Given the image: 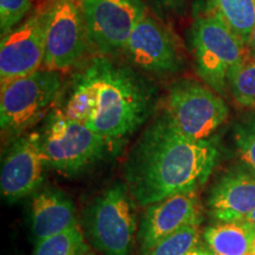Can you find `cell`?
Returning a JSON list of instances; mask_svg holds the SVG:
<instances>
[{
  "label": "cell",
  "instance_id": "6da1fadb",
  "mask_svg": "<svg viewBox=\"0 0 255 255\" xmlns=\"http://www.w3.org/2000/svg\"><path fill=\"white\" fill-rule=\"evenodd\" d=\"M218 157L214 143L183 135L164 113L146 128L128 156L126 186L142 207L195 193L208 180Z\"/></svg>",
  "mask_w": 255,
  "mask_h": 255
},
{
  "label": "cell",
  "instance_id": "7a4b0ae2",
  "mask_svg": "<svg viewBox=\"0 0 255 255\" xmlns=\"http://www.w3.org/2000/svg\"><path fill=\"white\" fill-rule=\"evenodd\" d=\"M152 98L151 87L131 66L100 56L76 73L63 111L113 144L145 122Z\"/></svg>",
  "mask_w": 255,
  "mask_h": 255
},
{
  "label": "cell",
  "instance_id": "3957f363",
  "mask_svg": "<svg viewBox=\"0 0 255 255\" xmlns=\"http://www.w3.org/2000/svg\"><path fill=\"white\" fill-rule=\"evenodd\" d=\"M190 40L200 78L215 92L225 94L232 72L250 58V47L212 14L197 19Z\"/></svg>",
  "mask_w": 255,
  "mask_h": 255
},
{
  "label": "cell",
  "instance_id": "277c9868",
  "mask_svg": "<svg viewBox=\"0 0 255 255\" xmlns=\"http://www.w3.org/2000/svg\"><path fill=\"white\" fill-rule=\"evenodd\" d=\"M40 143L47 167L69 176L100 161L111 145L104 137L64 111L49 115Z\"/></svg>",
  "mask_w": 255,
  "mask_h": 255
},
{
  "label": "cell",
  "instance_id": "5b68a950",
  "mask_svg": "<svg viewBox=\"0 0 255 255\" xmlns=\"http://www.w3.org/2000/svg\"><path fill=\"white\" fill-rule=\"evenodd\" d=\"M131 195L117 183L89 207L87 231L92 245L104 255H131L136 234Z\"/></svg>",
  "mask_w": 255,
  "mask_h": 255
},
{
  "label": "cell",
  "instance_id": "8992f818",
  "mask_svg": "<svg viewBox=\"0 0 255 255\" xmlns=\"http://www.w3.org/2000/svg\"><path fill=\"white\" fill-rule=\"evenodd\" d=\"M62 88L59 72L40 69L1 89L0 126L2 132L18 135L45 116Z\"/></svg>",
  "mask_w": 255,
  "mask_h": 255
},
{
  "label": "cell",
  "instance_id": "52a82bcc",
  "mask_svg": "<svg viewBox=\"0 0 255 255\" xmlns=\"http://www.w3.org/2000/svg\"><path fill=\"white\" fill-rule=\"evenodd\" d=\"M165 114L183 135L208 139L227 121L229 109L208 85L193 79H178L169 89Z\"/></svg>",
  "mask_w": 255,
  "mask_h": 255
},
{
  "label": "cell",
  "instance_id": "ba28073f",
  "mask_svg": "<svg viewBox=\"0 0 255 255\" xmlns=\"http://www.w3.org/2000/svg\"><path fill=\"white\" fill-rule=\"evenodd\" d=\"M45 13L43 69L56 72L69 71L84 58L91 45L81 0H51Z\"/></svg>",
  "mask_w": 255,
  "mask_h": 255
},
{
  "label": "cell",
  "instance_id": "9c48e42d",
  "mask_svg": "<svg viewBox=\"0 0 255 255\" xmlns=\"http://www.w3.org/2000/svg\"><path fill=\"white\" fill-rule=\"evenodd\" d=\"M81 7L91 45L107 57L124 52L145 15L143 0H81Z\"/></svg>",
  "mask_w": 255,
  "mask_h": 255
},
{
  "label": "cell",
  "instance_id": "30bf717a",
  "mask_svg": "<svg viewBox=\"0 0 255 255\" xmlns=\"http://www.w3.org/2000/svg\"><path fill=\"white\" fill-rule=\"evenodd\" d=\"M45 9L31 14L1 38L0 88L40 70L45 59Z\"/></svg>",
  "mask_w": 255,
  "mask_h": 255
},
{
  "label": "cell",
  "instance_id": "8fae6325",
  "mask_svg": "<svg viewBox=\"0 0 255 255\" xmlns=\"http://www.w3.org/2000/svg\"><path fill=\"white\" fill-rule=\"evenodd\" d=\"M124 52L136 68L155 75L174 73L182 64L180 46L174 34L146 14L136 25Z\"/></svg>",
  "mask_w": 255,
  "mask_h": 255
},
{
  "label": "cell",
  "instance_id": "7c38bea8",
  "mask_svg": "<svg viewBox=\"0 0 255 255\" xmlns=\"http://www.w3.org/2000/svg\"><path fill=\"white\" fill-rule=\"evenodd\" d=\"M46 167L40 133L19 137L9 146L1 165L0 191L7 202H17L40 186Z\"/></svg>",
  "mask_w": 255,
  "mask_h": 255
},
{
  "label": "cell",
  "instance_id": "4fadbf2b",
  "mask_svg": "<svg viewBox=\"0 0 255 255\" xmlns=\"http://www.w3.org/2000/svg\"><path fill=\"white\" fill-rule=\"evenodd\" d=\"M201 208L195 193L169 196L146 207L138 231L141 254L189 226H199Z\"/></svg>",
  "mask_w": 255,
  "mask_h": 255
},
{
  "label": "cell",
  "instance_id": "5bb4252c",
  "mask_svg": "<svg viewBox=\"0 0 255 255\" xmlns=\"http://www.w3.org/2000/svg\"><path fill=\"white\" fill-rule=\"evenodd\" d=\"M209 214L218 222L245 221L255 210V173L245 164L226 171L208 197Z\"/></svg>",
  "mask_w": 255,
  "mask_h": 255
},
{
  "label": "cell",
  "instance_id": "9a60e30c",
  "mask_svg": "<svg viewBox=\"0 0 255 255\" xmlns=\"http://www.w3.org/2000/svg\"><path fill=\"white\" fill-rule=\"evenodd\" d=\"M75 206L56 189L41 190L32 200L31 229L36 242L76 227Z\"/></svg>",
  "mask_w": 255,
  "mask_h": 255
},
{
  "label": "cell",
  "instance_id": "2e32d148",
  "mask_svg": "<svg viewBox=\"0 0 255 255\" xmlns=\"http://www.w3.org/2000/svg\"><path fill=\"white\" fill-rule=\"evenodd\" d=\"M254 228L245 221L218 222L203 233L212 255H251Z\"/></svg>",
  "mask_w": 255,
  "mask_h": 255
},
{
  "label": "cell",
  "instance_id": "e0dca14e",
  "mask_svg": "<svg viewBox=\"0 0 255 255\" xmlns=\"http://www.w3.org/2000/svg\"><path fill=\"white\" fill-rule=\"evenodd\" d=\"M210 14L223 21L248 45L255 25V0H207Z\"/></svg>",
  "mask_w": 255,
  "mask_h": 255
},
{
  "label": "cell",
  "instance_id": "ac0fdd59",
  "mask_svg": "<svg viewBox=\"0 0 255 255\" xmlns=\"http://www.w3.org/2000/svg\"><path fill=\"white\" fill-rule=\"evenodd\" d=\"M90 254L78 226L36 242L33 255H88Z\"/></svg>",
  "mask_w": 255,
  "mask_h": 255
},
{
  "label": "cell",
  "instance_id": "d6986e66",
  "mask_svg": "<svg viewBox=\"0 0 255 255\" xmlns=\"http://www.w3.org/2000/svg\"><path fill=\"white\" fill-rule=\"evenodd\" d=\"M228 88L239 105L255 108V58H247L232 72Z\"/></svg>",
  "mask_w": 255,
  "mask_h": 255
},
{
  "label": "cell",
  "instance_id": "ffe728a7",
  "mask_svg": "<svg viewBox=\"0 0 255 255\" xmlns=\"http://www.w3.org/2000/svg\"><path fill=\"white\" fill-rule=\"evenodd\" d=\"M200 245L199 226H189L156 244L142 255H186Z\"/></svg>",
  "mask_w": 255,
  "mask_h": 255
},
{
  "label": "cell",
  "instance_id": "44dd1931",
  "mask_svg": "<svg viewBox=\"0 0 255 255\" xmlns=\"http://www.w3.org/2000/svg\"><path fill=\"white\" fill-rule=\"evenodd\" d=\"M234 142L242 164L255 173V115H250L234 126Z\"/></svg>",
  "mask_w": 255,
  "mask_h": 255
},
{
  "label": "cell",
  "instance_id": "7402d4cb",
  "mask_svg": "<svg viewBox=\"0 0 255 255\" xmlns=\"http://www.w3.org/2000/svg\"><path fill=\"white\" fill-rule=\"evenodd\" d=\"M32 0H0V33L14 30L31 9Z\"/></svg>",
  "mask_w": 255,
  "mask_h": 255
},
{
  "label": "cell",
  "instance_id": "603a6c76",
  "mask_svg": "<svg viewBox=\"0 0 255 255\" xmlns=\"http://www.w3.org/2000/svg\"><path fill=\"white\" fill-rule=\"evenodd\" d=\"M163 6L174 13H182L186 9L188 0H161Z\"/></svg>",
  "mask_w": 255,
  "mask_h": 255
},
{
  "label": "cell",
  "instance_id": "cb8c5ba5",
  "mask_svg": "<svg viewBox=\"0 0 255 255\" xmlns=\"http://www.w3.org/2000/svg\"><path fill=\"white\" fill-rule=\"evenodd\" d=\"M186 255H212L210 254V252L208 251V248L207 247H202L200 246V245H197L193 248V250H190L189 252Z\"/></svg>",
  "mask_w": 255,
  "mask_h": 255
},
{
  "label": "cell",
  "instance_id": "d4e9b609",
  "mask_svg": "<svg viewBox=\"0 0 255 255\" xmlns=\"http://www.w3.org/2000/svg\"><path fill=\"white\" fill-rule=\"evenodd\" d=\"M248 47H250L251 52L253 53L255 57V25H254L253 31H252V33L250 36V39H248Z\"/></svg>",
  "mask_w": 255,
  "mask_h": 255
},
{
  "label": "cell",
  "instance_id": "484cf974",
  "mask_svg": "<svg viewBox=\"0 0 255 255\" xmlns=\"http://www.w3.org/2000/svg\"><path fill=\"white\" fill-rule=\"evenodd\" d=\"M245 222L248 223L252 228L255 229V210H253V212L247 216L246 220H245Z\"/></svg>",
  "mask_w": 255,
  "mask_h": 255
},
{
  "label": "cell",
  "instance_id": "4316f807",
  "mask_svg": "<svg viewBox=\"0 0 255 255\" xmlns=\"http://www.w3.org/2000/svg\"><path fill=\"white\" fill-rule=\"evenodd\" d=\"M251 255H255V229H254L253 242H252V251H251Z\"/></svg>",
  "mask_w": 255,
  "mask_h": 255
},
{
  "label": "cell",
  "instance_id": "83f0119b",
  "mask_svg": "<svg viewBox=\"0 0 255 255\" xmlns=\"http://www.w3.org/2000/svg\"><path fill=\"white\" fill-rule=\"evenodd\" d=\"M32 1H40V0H32Z\"/></svg>",
  "mask_w": 255,
  "mask_h": 255
},
{
  "label": "cell",
  "instance_id": "f1b7e54d",
  "mask_svg": "<svg viewBox=\"0 0 255 255\" xmlns=\"http://www.w3.org/2000/svg\"><path fill=\"white\" fill-rule=\"evenodd\" d=\"M88 255H91V254H88Z\"/></svg>",
  "mask_w": 255,
  "mask_h": 255
}]
</instances>
